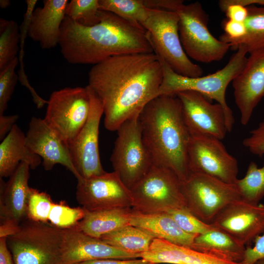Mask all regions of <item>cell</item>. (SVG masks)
Listing matches in <instances>:
<instances>
[{
    "label": "cell",
    "instance_id": "cell-1",
    "mask_svg": "<svg viewBox=\"0 0 264 264\" xmlns=\"http://www.w3.org/2000/svg\"><path fill=\"white\" fill-rule=\"evenodd\" d=\"M88 77V86L101 103L106 129L115 131L159 96L163 72L154 52L140 53L111 57L93 65Z\"/></svg>",
    "mask_w": 264,
    "mask_h": 264
},
{
    "label": "cell",
    "instance_id": "cell-2",
    "mask_svg": "<svg viewBox=\"0 0 264 264\" xmlns=\"http://www.w3.org/2000/svg\"><path fill=\"white\" fill-rule=\"evenodd\" d=\"M100 22L91 26L65 17L59 45L68 63L93 66L114 56L154 52L146 30L109 11L100 9Z\"/></svg>",
    "mask_w": 264,
    "mask_h": 264
},
{
    "label": "cell",
    "instance_id": "cell-3",
    "mask_svg": "<svg viewBox=\"0 0 264 264\" xmlns=\"http://www.w3.org/2000/svg\"><path fill=\"white\" fill-rule=\"evenodd\" d=\"M143 143L153 165L173 170L181 181L190 175V135L183 121L180 100L161 95L148 103L139 115Z\"/></svg>",
    "mask_w": 264,
    "mask_h": 264
},
{
    "label": "cell",
    "instance_id": "cell-4",
    "mask_svg": "<svg viewBox=\"0 0 264 264\" xmlns=\"http://www.w3.org/2000/svg\"><path fill=\"white\" fill-rule=\"evenodd\" d=\"M248 51L244 45L238 46L237 52L227 64L215 73L205 76L189 77L180 75L174 71L159 55L155 54L160 63L163 80L159 88V95H176L180 91L192 90L199 92L210 100H214L223 108L228 132L232 131L234 118L228 106L225 92L229 84L244 68Z\"/></svg>",
    "mask_w": 264,
    "mask_h": 264
},
{
    "label": "cell",
    "instance_id": "cell-5",
    "mask_svg": "<svg viewBox=\"0 0 264 264\" xmlns=\"http://www.w3.org/2000/svg\"><path fill=\"white\" fill-rule=\"evenodd\" d=\"M15 264H64L63 229L26 219L7 238Z\"/></svg>",
    "mask_w": 264,
    "mask_h": 264
},
{
    "label": "cell",
    "instance_id": "cell-6",
    "mask_svg": "<svg viewBox=\"0 0 264 264\" xmlns=\"http://www.w3.org/2000/svg\"><path fill=\"white\" fill-rule=\"evenodd\" d=\"M178 22L176 12L149 9L142 26L147 31L154 52L162 57L174 71L186 77L201 76L202 68L193 63L183 49Z\"/></svg>",
    "mask_w": 264,
    "mask_h": 264
},
{
    "label": "cell",
    "instance_id": "cell-7",
    "mask_svg": "<svg viewBox=\"0 0 264 264\" xmlns=\"http://www.w3.org/2000/svg\"><path fill=\"white\" fill-rule=\"evenodd\" d=\"M176 12L179 17L180 42L188 57L196 61L210 63L221 60L230 45L217 39L208 28L209 17L198 1L181 3Z\"/></svg>",
    "mask_w": 264,
    "mask_h": 264
},
{
    "label": "cell",
    "instance_id": "cell-8",
    "mask_svg": "<svg viewBox=\"0 0 264 264\" xmlns=\"http://www.w3.org/2000/svg\"><path fill=\"white\" fill-rule=\"evenodd\" d=\"M132 208L147 214L186 207L181 181L171 169L153 165L131 189Z\"/></svg>",
    "mask_w": 264,
    "mask_h": 264
},
{
    "label": "cell",
    "instance_id": "cell-9",
    "mask_svg": "<svg viewBox=\"0 0 264 264\" xmlns=\"http://www.w3.org/2000/svg\"><path fill=\"white\" fill-rule=\"evenodd\" d=\"M139 115L127 119L118 128L110 158L114 172L130 190L153 165L142 140Z\"/></svg>",
    "mask_w": 264,
    "mask_h": 264
},
{
    "label": "cell",
    "instance_id": "cell-10",
    "mask_svg": "<svg viewBox=\"0 0 264 264\" xmlns=\"http://www.w3.org/2000/svg\"><path fill=\"white\" fill-rule=\"evenodd\" d=\"M44 120L66 144L86 124L90 112V99L87 86L66 87L54 91L47 100Z\"/></svg>",
    "mask_w": 264,
    "mask_h": 264
},
{
    "label": "cell",
    "instance_id": "cell-11",
    "mask_svg": "<svg viewBox=\"0 0 264 264\" xmlns=\"http://www.w3.org/2000/svg\"><path fill=\"white\" fill-rule=\"evenodd\" d=\"M181 189L187 208L207 223L227 205L242 198L235 184L200 174L190 173L181 181Z\"/></svg>",
    "mask_w": 264,
    "mask_h": 264
},
{
    "label": "cell",
    "instance_id": "cell-12",
    "mask_svg": "<svg viewBox=\"0 0 264 264\" xmlns=\"http://www.w3.org/2000/svg\"><path fill=\"white\" fill-rule=\"evenodd\" d=\"M188 157L190 174L207 175L232 184L238 179L237 161L219 139L204 135L191 136Z\"/></svg>",
    "mask_w": 264,
    "mask_h": 264
},
{
    "label": "cell",
    "instance_id": "cell-13",
    "mask_svg": "<svg viewBox=\"0 0 264 264\" xmlns=\"http://www.w3.org/2000/svg\"><path fill=\"white\" fill-rule=\"evenodd\" d=\"M87 87L90 99L88 118L76 136L67 144L72 162L81 179L106 173L101 164L98 145L103 108L92 89L88 86Z\"/></svg>",
    "mask_w": 264,
    "mask_h": 264
},
{
    "label": "cell",
    "instance_id": "cell-14",
    "mask_svg": "<svg viewBox=\"0 0 264 264\" xmlns=\"http://www.w3.org/2000/svg\"><path fill=\"white\" fill-rule=\"evenodd\" d=\"M77 181L76 199L87 211L132 207L131 190L114 171Z\"/></svg>",
    "mask_w": 264,
    "mask_h": 264
},
{
    "label": "cell",
    "instance_id": "cell-15",
    "mask_svg": "<svg viewBox=\"0 0 264 264\" xmlns=\"http://www.w3.org/2000/svg\"><path fill=\"white\" fill-rule=\"evenodd\" d=\"M182 114L190 136L204 135L221 140L228 132L222 107L213 104L202 94L192 90L180 91Z\"/></svg>",
    "mask_w": 264,
    "mask_h": 264
},
{
    "label": "cell",
    "instance_id": "cell-16",
    "mask_svg": "<svg viewBox=\"0 0 264 264\" xmlns=\"http://www.w3.org/2000/svg\"><path fill=\"white\" fill-rule=\"evenodd\" d=\"M245 245L264 232V204H254L242 198L222 209L211 223Z\"/></svg>",
    "mask_w": 264,
    "mask_h": 264
},
{
    "label": "cell",
    "instance_id": "cell-17",
    "mask_svg": "<svg viewBox=\"0 0 264 264\" xmlns=\"http://www.w3.org/2000/svg\"><path fill=\"white\" fill-rule=\"evenodd\" d=\"M232 86L241 123L246 125L264 98V48L250 53L244 68L232 81Z\"/></svg>",
    "mask_w": 264,
    "mask_h": 264
},
{
    "label": "cell",
    "instance_id": "cell-18",
    "mask_svg": "<svg viewBox=\"0 0 264 264\" xmlns=\"http://www.w3.org/2000/svg\"><path fill=\"white\" fill-rule=\"evenodd\" d=\"M25 143L34 154L43 159L46 171L51 170L60 164L81 179L72 162L67 144L61 139L49 127L44 119L33 116L25 134Z\"/></svg>",
    "mask_w": 264,
    "mask_h": 264
},
{
    "label": "cell",
    "instance_id": "cell-19",
    "mask_svg": "<svg viewBox=\"0 0 264 264\" xmlns=\"http://www.w3.org/2000/svg\"><path fill=\"white\" fill-rule=\"evenodd\" d=\"M63 235L64 264L99 259L140 258V254L123 251L85 234L76 226L63 229Z\"/></svg>",
    "mask_w": 264,
    "mask_h": 264
},
{
    "label": "cell",
    "instance_id": "cell-20",
    "mask_svg": "<svg viewBox=\"0 0 264 264\" xmlns=\"http://www.w3.org/2000/svg\"><path fill=\"white\" fill-rule=\"evenodd\" d=\"M67 0H44L43 6L31 13L27 35L43 49L59 45L61 26L66 16Z\"/></svg>",
    "mask_w": 264,
    "mask_h": 264
},
{
    "label": "cell",
    "instance_id": "cell-21",
    "mask_svg": "<svg viewBox=\"0 0 264 264\" xmlns=\"http://www.w3.org/2000/svg\"><path fill=\"white\" fill-rule=\"evenodd\" d=\"M30 169L27 163L21 162L6 182L0 177V221L10 220L20 225L26 219Z\"/></svg>",
    "mask_w": 264,
    "mask_h": 264
},
{
    "label": "cell",
    "instance_id": "cell-22",
    "mask_svg": "<svg viewBox=\"0 0 264 264\" xmlns=\"http://www.w3.org/2000/svg\"><path fill=\"white\" fill-rule=\"evenodd\" d=\"M140 258L157 264H242L158 238Z\"/></svg>",
    "mask_w": 264,
    "mask_h": 264
},
{
    "label": "cell",
    "instance_id": "cell-23",
    "mask_svg": "<svg viewBox=\"0 0 264 264\" xmlns=\"http://www.w3.org/2000/svg\"><path fill=\"white\" fill-rule=\"evenodd\" d=\"M130 224L141 228L155 238L192 249L194 239L198 236L184 231L168 212L147 214L132 209Z\"/></svg>",
    "mask_w": 264,
    "mask_h": 264
},
{
    "label": "cell",
    "instance_id": "cell-24",
    "mask_svg": "<svg viewBox=\"0 0 264 264\" xmlns=\"http://www.w3.org/2000/svg\"><path fill=\"white\" fill-rule=\"evenodd\" d=\"M22 162L27 163L31 169H35L40 165L42 159L27 147L25 134L15 124L0 144V177H10Z\"/></svg>",
    "mask_w": 264,
    "mask_h": 264
},
{
    "label": "cell",
    "instance_id": "cell-25",
    "mask_svg": "<svg viewBox=\"0 0 264 264\" xmlns=\"http://www.w3.org/2000/svg\"><path fill=\"white\" fill-rule=\"evenodd\" d=\"M132 207L87 211L76 227L85 234L100 238L103 235L130 224Z\"/></svg>",
    "mask_w": 264,
    "mask_h": 264
},
{
    "label": "cell",
    "instance_id": "cell-26",
    "mask_svg": "<svg viewBox=\"0 0 264 264\" xmlns=\"http://www.w3.org/2000/svg\"><path fill=\"white\" fill-rule=\"evenodd\" d=\"M193 249L235 262H241L246 247L224 232L215 228L197 236Z\"/></svg>",
    "mask_w": 264,
    "mask_h": 264
},
{
    "label": "cell",
    "instance_id": "cell-27",
    "mask_svg": "<svg viewBox=\"0 0 264 264\" xmlns=\"http://www.w3.org/2000/svg\"><path fill=\"white\" fill-rule=\"evenodd\" d=\"M154 238L141 228L128 224L105 234L100 239L123 251L141 255L149 250Z\"/></svg>",
    "mask_w": 264,
    "mask_h": 264
},
{
    "label": "cell",
    "instance_id": "cell-28",
    "mask_svg": "<svg viewBox=\"0 0 264 264\" xmlns=\"http://www.w3.org/2000/svg\"><path fill=\"white\" fill-rule=\"evenodd\" d=\"M248 14L244 21L246 34L236 39H229L220 36V40L230 45V48L237 50L240 45H244L248 52L264 48V6L251 5L246 6Z\"/></svg>",
    "mask_w": 264,
    "mask_h": 264
},
{
    "label": "cell",
    "instance_id": "cell-29",
    "mask_svg": "<svg viewBox=\"0 0 264 264\" xmlns=\"http://www.w3.org/2000/svg\"><path fill=\"white\" fill-rule=\"evenodd\" d=\"M99 3L101 10L111 12L133 26L145 30L142 24L149 9L143 0H99Z\"/></svg>",
    "mask_w": 264,
    "mask_h": 264
},
{
    "label": "cell",
    "instance_id": "cell-30",
    "mask_svg": "<svg viewBox=\"0 0 264 264\" xmlns=\"http://www.w3.org/2000/svg\"><path fill=\"white\" fill-rule=\"evenodd\" d=\"M20 27L13 20L0 19V71L18 57Z\"/></svg>",
    "mask_w": 264,
    "mask_h": 264
},
{
    "label": "cell",
    "instance_id": "cell-31",
    "mask_svg": "<svg viewBox=\"0 0 264 264\" xmlns=\"http://www.w3.org/2000/svg\"><path fill=\"white\" fill-rule=\"evenodd\" d=\"M235 184L242 199L258 204L264 197V164L259 168L255 162H251L244 177L238 179Z\"/></svg>",
    "mask_w": 264,
    "mask_h": 264
},
{
    "label": "cell",
    "instance_id": "cell-32",
    "mask_svg": "<svg viewBox=\"0 0 264 264\" xmlns=\"http://www.w3.org/2000/svg\"><path fill=\"white\" fill-rule=\"evenodd\" d=\"M99 0H71L66 9V16L76 23L91 26L100 22Z\"/></svg>",
    "mask_w": 264,
    "mask_h": 264
},
{
    "label": "cell",
    "instance_id": "cell-33",
    "mask_svg": "<svg viewBox=\"0 0 264 264\" xmlns=\"http://www.w3.org/2000/svg\"><path fill=\"white\" fill-rule=\"evenodd\" d=\"M86 213L82 207H71L65 201L54 202L48 222L61 229H68L76 226Z\"/></svg>",
    "mask_w": 264,
    "mask_h": 264
},
{
    "label": "cell",
    "instance_id": "cell-34",
    "mask_svg": "<svg viewBox=\"0 0 264 264\" xmlns=\"http://www.w3.org/2000/svg\"><path fill=\"white\" fill-rule=\"evenodd\" d=\"M54 202L45 192L30 188L27 203L26 219L34 221L48 222Z\"/></svg>",
    "mask_w": 264,
    "mask_h": 264
},
{
    "label": "cell",
    "instance_id": "cell-35",
    "mask_svg": "<svg viewBox=\"0 0 264 264\" xmlns=\"http://www.w3.org/2000/svg\"><path fill=\"white\" fill-rule=\"evenodd\" d=\"M26 10L24 14L23 21L20 27L21 41L19 51L20 55L19 57H18L19 61L20 63V69L19 71L18 75L19 81L21 85L27 88L30 92L33 101L36 105L37 108L38 109H41L47 103V100H44L40 96L34 88L30 85L23 69L22 59L23 57V45L24 44L25 38L27 35L30 18L32 12L35 9L36 4L33 1H28L26 3Z\"/></svg>",
    "mask_w": 264,
    "mask_h": 264
},
{
    "label": "cell",
    "instance_id": "cell-36",
    "mask_svg": "<svg viewBox=\"0 0 264 264\" xmlns=\"http://www.w3.org/2000/svg\"><path fill=\"white\" fill-rule=\"evenodd\" d=\"M179 227L185 232L195 235L204 234L215 227L194 215L187 208H182L168 212Z\"/></svg>",
    "mask_w": 264,
    "mask_h": 264
},
{
    "label": "cell",
    "instance_id": "cell-37",
    "mask_svg": "<svg viewBox=\"0 0 264 264\" xmlns=\"http://www.w3.org/2000/svg\"><path fill=\"white\" fill-rule=\"evenodd\" d=\"M18 58H15L6 68L0 71V115L7 109L8 103L19 80L15 69L19 63Z\"/></svg>",
    "mask_w": 264,
    "mask_h": 264
},
{
    "label": "cell",
    "instance_id": "cell-38",
    "mask_svg": "<svg viewBox=\"0 0 264 264\" xmlns=\"http://www.w3.org/2000/svg\"><path fill=\"white\" fill-rule=\"evenodd\" d=\"M250 133L251 135L243 140L242 144L251 153L262 157L264 154V119Z\"/></svg>",
    "mask_w": 264,
    "mask_h": 264
},
{
    "label": "cell",
    "instance_id": "cell-39",
    "mask_svg": "<svg viewBox=\"0 0 264 264\" xmlns=\"http://www.w3.org/2000/svg\"><path fill=\"white\" fill-rule=\"evenodd\" d=\"M219 4L227 19L243 22L245 21L248 14L246 7L235 3L233 0H220Z\"/></svg>",
    "mask_w": 264,
    "mask_h": 264
},
{
    "label": "cell",
    "instance_id": "cell-40",
    "mask_svg": "<svg viewBox=\"0 0 264 264\" xmlns=\"http://www.w3.org/2000/svg\"><path fill=\"white\" fill-rule=\"evenodd\" d=\"M253 247L246 248L242 264H254L257 261L264 258V234L254 240Z\"/></svg>",
    "mask_w": 264,
    "mask_h": 264
},
{
    "label": "cell",
    "instance_id": "cell-41",
    "mask_svg": "<svg viewBox=\"0 0 264 264\" xmlns=\"http://www.w3.org/2000/svg\"><path fill=\"white\" fill-rule=\"evenodd\" d=\"M225 33L222 37L232 40H236L243 37L246 33V28L243 22H236L228 19L222 22Z\"/></svg>",
    "mask_w": 264,
    "mask_h": 264
},
{
    "label": "cell",
    "instance_id": "cell-42",
    "mask_svg": "<svg viewBox=\"0 0 264 264\" xmlns=\"http://www.w3.org/2000/svg\"><path fill=\"white\" fill-rule=\"evenodd\" d=\"M144 5L149 9L176 12L181 0H143Z\"/></svg>",
    "mask_w": 264,
    "mask_h": 264
},
{
    "label": "cell",
    "instance_id": "cell-43",
    "mask_svg": "<svg viewBox=\"0 0 264 264\" xmlns=\"http://www.w3.org/2000/svg\"><path fill=\"white\" fill-rule=\"evenodd\" d=\"M76 264H157L143 259H107L85 261Z\"/></svg>",
    "mask_w": 264,
    "mask_h": 264
},
{
    "label": "cell",
    "instance_id": "cell-44",
    "mask_svg": "<svg viewBox=\"0 0 264 264\" xmlns=\"http://www.w3.org/2000/svg\"><path fill=\"white\" fill-rule=\"evenodd\" d=\"M19 118L18 114L0 115V140L1 141L10 132Z\"/></svg>",
    "mask_w": 264,
    "mask_h": 264
},
{
    "label": "cell",
    "instance_id": "cell-45",
    "mask_svg": "<svg viewBox=\"0 0 264 264\" xmlns=\"http://www.w3.org/2000/svg\"><path fill=\"white\" fill-rule=\"evenodd\" d=\"M0 264H15L6 237L0 238Z\"/></svg>",
    "mask_w": 264,
    "mask_h": 264
},
{
    "label": "cell",
    "instance_id": "cell-46",
    "mask_svg": "<svg viewBox=\"0 0 264 264\" xmlns=\"http://www.w3.org/2000/svg\"><path fill=\"white\" fill-rule=\"evenodd\" d=\"M10 5V1L9 0H0V7L1 8L5 9Z\"/></svg>",
    "mask_w": 264,
    "mask_h": 264
},
{
    "label": "cell",
    "instance_id": "cell-47",
    "mask_svg": "<svg viewBox=\"0 0 264 264\" xmlns=\"http://www.w3.org/2000/svg\"><path fill=\"white\" fill-rule=\"evenodd\" d=\"M254 264H264V258L259 260Z\"/></svg>",
    "mask_w": 264,
    "mask_h": 264
}]
</instances>
